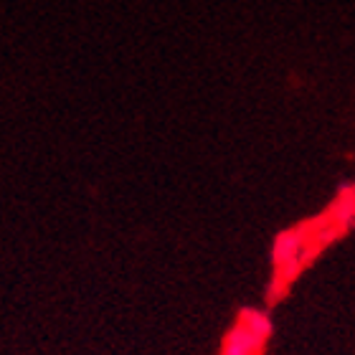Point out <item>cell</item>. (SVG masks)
Instances as JSON below:
<instances>
[{"mask_svg": "<svg viewBox=\"0 0 355 355\" xmlns=\"http://www.w3.org/2000/svg\"><path fill=\"white\" fill-rule=\"evenodd\" d=\"M355 221V185H348L338 193V198L315 218H307L295 229L284 231L274 241V282L269 302L287 292L295 277L310 264L322 249L343 236Z\"/></svg>", "mask_w": 355, "mask_h": 355, "instance_id": "6da1fadb", "label": "cell"}, {"mask_svg": "<svg viewBox=\"0 0 355 355\" xmlns=\"http://www.w3.org/2000/svg\"><path fill=\"white\" fill-rule=\"evenodd\" d=\"M272 320L259 310H241L221 343V355H264Z\"/></svg>", "mask_w": 355, "mask_h": 355, "instance_id": "7a4b0ae2", "label": "cell"}]
</instances>
